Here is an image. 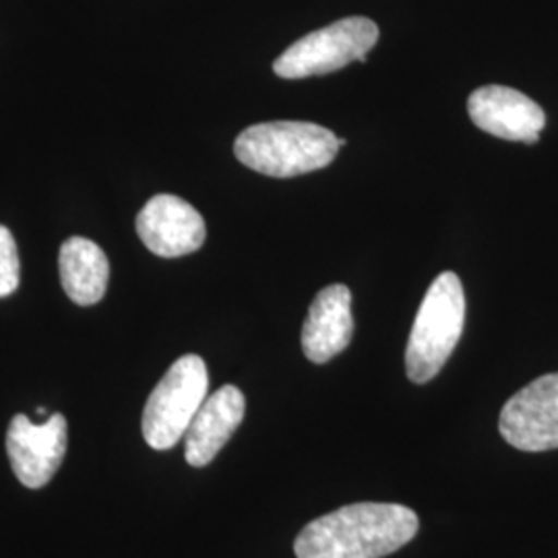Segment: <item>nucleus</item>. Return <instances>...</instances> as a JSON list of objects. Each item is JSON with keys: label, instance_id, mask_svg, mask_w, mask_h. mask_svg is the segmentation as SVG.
<instances>
[{"label": "nucleus", "instance_id": "f257e3e1", "mask_svg": "<svg viewBox=\"0 0 558 558\" xmlns=\"http://www.w3.org/2000/svg\"><path fill=\"white\" fill-rule=\"evenodd\" d=\"M418 515L396 502H356L311 521L294 542L299 558H383L418 534Z\"/></svg>", "mask_w": 558, "mask_h": 558}, {"label": "nucleus", "instance_id": "f03ea898", "mask_svg": "<svg viewBox=\"0 0 558 558\" xmlns=\"http://www.w3.org/2000/svg\"><path fill=\"white\" fill-rule=\"evenodd\" d=\"M343 145L345 140H338L315 122L276 120L242 131L234 143V154L240 163L259 174L292 179L329 166Z\"/></svg>", "mask_w": 558, "mask_h": 558}, {"label": "nucleus", "instance_id": "7ed1b4c3", "mask_svg": "<svg viewBox=\"0 0 558 558\" xmlns=\"http://www.w3.org/2000/svg\"><path fill=\"white\" fill-rule=\"evenodd\" d=\"M465 325V294L453 271H442L420 304L405 348V373L412 383L435 379L453 354Z\"/></svg>", "mask_w": 558, "mask_h": 558}, {"label": "nucleus", "instance_id": "20e7f679", "mask_svg": "<svg viewBox=\"0 0 558 558\" xmlns=\"http://www.w3.org/2000/svg\"><path fill=\"white\" fill-rule=\"evenodd\" d=\"M209 375L197 354L177 360L161 377L143 410V437L151 449H172L179 442L203 401L207 399Z\"/></svg>", "mask_w": 558, "mask_h": 558}, {"label": "nucleus", "instance_id": "39448f33", "mask_svg": "<svg viewBox=\"0 0 558 558\" xmlns=\"http://www.w3.org/2000/svg\"><path fill=\"white\" fill-rule=\"evenodd\" d=\"M379 40V27L366 17H345L294 41L274 62V71L281 80H306L327 75L348 66L354 60H366V54Z\"/></svg>", "mask_w": 558, "mask_h": 558}, {"label": "nucleus", "instance_id": "423d86ee", "mask_svg": "<svg viewBox=\"0 0 558 558\" xmlns=\"http://www.w3.org/2000/svg\"><path fill=\"white\" fill-rule=\"evenodd\" d=\"M499 430L519 451L558 449V373L532 380L509 399L500 412Z\"/></svg>", "mask_w": 558, "mask_h": 558}, {"label": "nucleus", "instance_id": "0eeeda50", "mask_svg": "<svg viewBox=\"0 0 558 558\" xmlns=\"http://www.w3.org/2000/svg\"><path fill=\"white\" fill-rule=\"evenodd\" d=\"M7 453L23 486H46L66 456V418L52 414L34 424L25 414H17L7 433Z\"/></svg>", "mask_w": 558, "mask_h": 558}, {"label": "nucleus", "instance_id": "6e6552de", "mask_svg": "<svg viewBox=\"0 0 558 558\" xmlns=\"http://www.w3.org/2000/svg\"><path fill=\"white\" fill-rule=\"evenodd\" d=\"M141 242L158 257L177 259L199 251L207 236L199 211L177 195H156L137 216Z\"/></svg>", "mask_w": 558, "mask_h": 558}, {"label": "nucleus", "instance_id": "1a4fd4ad", "mask_svg": "<svg viewBox=\"0 0 558 558\" xmlns=\"http://www.w3.org/2000/svg\"><path fill=\"white\" fill-rule=\"evenodd\" d=\"M468 112L480 131L505 141L536 143L546 126L539 104L505 85L478 87L468 100Z\"/></svg>", "mask_w": 558, "mask_h": 558}, {"label": "nucleus", "instance_id": "9d476101", "mask_svg": "<svg viewBox=\"0 0 558 558\" xmlns=\"http://www.w3.org/2000/svg\"><path fill=\"white\" fill-rule=\"evenodd\" d=\"M354 336L352 292L343 283L323 288L308 308L302 327L304 356L325 364L341 354Z\"/></svg>", "mask_w": 558, "mask_h": 558}, {"label": "nucleus", "instance_id": "9b49d317", "mask_svg": "<svg viewBox=\"0 0 558 558\" xmlns=\"http://www.w3.org/2000/svg\"><path fill=\"white\" fill-rule=\"evenodd\" d=\"M246 412V399L239 387L223 385L207 396L184 435V458L203 468L218 458L223 445L236 433Z\"/></svg>", "mask_w": 558, "mask_h": 558}, {"label": "nucleus", "instance_id": "f8f14e48", "mask_svg": "<svg viewBox=\"0 0 558 558\" xmlns=\"http://www.w3.org/2000/svg\"><path fill=\"white\" fill-rule=\"evenodd\" d=\"M60 283L66 296L80 306L98 304L110 279V263L94 240H64L59 255Z\"/></svg>", "mask_w": 558, "mask_h": 558}, {"label": "nucleus", "instance_id": "ddd939ff", "mask_svg": "<svg viewBox=\"0 0 558 558\" xmlns=\"http://www.w3.org/2000/svg\"><path fill=\"white\" fill-rule=\"evenodd\" d=\"M20 288V255L11 230L0 223V299L11 296Z\"/></svg>", "mask_w": 558, "mask_h": 558}]
</instances>
